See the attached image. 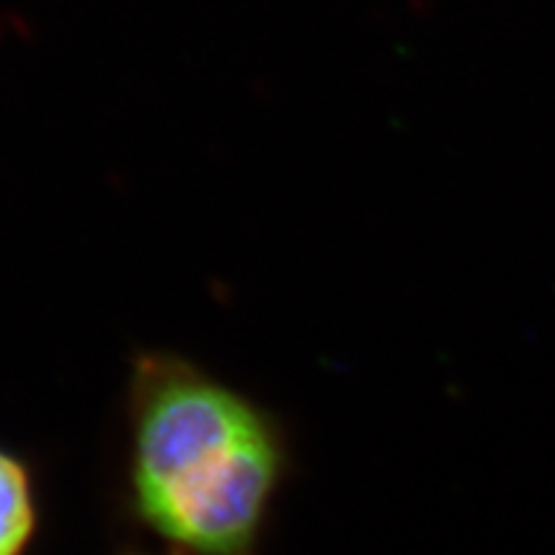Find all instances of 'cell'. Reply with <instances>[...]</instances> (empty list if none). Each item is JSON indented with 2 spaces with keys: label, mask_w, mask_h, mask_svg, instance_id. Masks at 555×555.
Here are the masks:
<instances>
[{
  "label": "cell",
  "mask_w": 555,
  "mask_h": 555,
  "mask_svg": "<svg viewBox=\"0 0 555 555\" xmlns=\"http://www.w3.org/2000/svg\"><path fill=\"white\" fill-rule=\"evenodd\" d=\"M129 502L183 555H258L288 468L275 416L176 352L129 376Z\"/></svg>",
  "instance_id": "1"
},
{
  "label": "cell",
  "mask_w": 555,
  "mask_h": 555,
  "mask_svg": "<svg viewBox=\"0 0 555 555\" xmlns=\"http://www.w3.org/2000/svg\"><path fill=\"white\" fill-rule=\"evenodd\" d=\"M39 527L37 483L24 457L0 448V555H26Z\"/></svg>",
  "instance_id": "2"
}]
</instances>
